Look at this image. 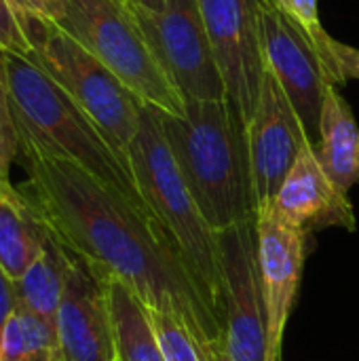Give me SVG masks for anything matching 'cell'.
Masks as SVG:
<instances>
[{
	"instance_id": "cell-23",
	"label": "cell",
	"mask_w": 359,
	"mask_h": 361,
	"mask_svg": "<svg viewBox=\"0 0 359 361\" xmlns=\"http://www.w3.org/2000/svg\"><path fill=\"white\" fill-rule=\"evenodd\" d=\"M0 53H32L30 36L8 0H0Z\"/></svg>"
},
{
	"instance_id": "cell-20",
	"label": "cell",
	"mask_w": 359,
	"mask_h": 361,
	"mask_svg": "<svg viewBox=\"0 0 359 361\" xmlns=\"http://www.w3.org/2000/svg\"><path fill=\"white\" fill-rule=\"evenodd\" d=\"M281 13L288 15V19L313 42V47L317 49V53L322 55L324 59V66L332 78V82L336 87L345 85V78L343 74L339 72V66L332 57V51H330V40L332 36L326 32L322 19H320V6H317V0H273Z\"/></svg>"
},
{
	"instance_id": "cell-16",
	"label": "cell",
	"mask_w": 359,
	"mask_h": 361,
	"mask_svg": "<svg viewBox=\"0 0 359 361\" xmlns=\"http://www.w3.org/2000/svg\"><path fill=\"white\" fill-rule=\"evenodd\" d=\"M49 226L28 192L0 184V264L19 279L42 252Z\"/></svg>"
},
{
	"instance_id": "cell-1",
	"label": "cell",
	"mask_w": 359,
	"mask_h": 361,
	"mask_svg": "<svg viewBox=\"0 0 359 361\" xmlns=\"http://www.w3.org/2000/svg\"><path fill=\"white\" fill-rule=\"evenodd\" d=\"M30 199L55 237L97 271L121 279L150 311L180 322L209 361H224V330L190 264L154 220L87 169L19 137Z\"/></svg>"
},
{
	"instance_id": "cell-10",
	"label": "cell",
	"mask_w": 359,
	"mask_h": 361,
	"mask_svg": "<svg viewBox=\"0 0 359 361\" xmlns=\"http://www.w3.org/2000/svg\"><path fill=\"white\" fill-rule=\"evenodd\" d=\"M260 27L267 68L292 102L309 142H317L324 99L332 78L313 42L273 0H260Z\"/></svg>"
},
{
	"instance_id": "cell-25",
	"label": "cell",
	"mask_w": 359,
	"mask_h": 361,
	"mask_svg": "<svg viewBox=\"0 0 359 361\" xmlns=\"http://www.w3.org/2000/svg\"><path fill=\"white\" fill-rule=\"evenodd\" d=\"M15 309H17V288H15V279L0 264V349H2L4 328H6L11 315L15 313Z\"/></svg>"
},
{
	"instance_id": "cell-21",
	"label": "cell",
	"mask_w": 359,
	"mask_h": 361,
	"mask_svg": "<svg viewBox=\"0 0 359 361\" xmlns=\"http://www.w3.org/2000/svg\"><path fill=\"white\" fill-rule=\"evenodd\" d=\"M148 315L165 361H209L199 343L190 336V332L171 315L150 309Z\"/></svg>"
},
{
	"instance_id": "cell-28",
	"label": "cell",
	"mask_w": 359,
	"mask_h": 361,
	"mask_svg": "<svg viewBox=\"0 0 359 361\" xmlns=\"http://www.w3.org/2000/svg\"><path fill=\"white\" fill-rule=\"evenodd\" d=\"M224 361H226V360H224Z\"/></svg>"
},
{
	"instance_id": "cell-12",
	"label": "cell",
	"mask_w": 359,
	"mask_h": 361,
	"mask_svg": "<svg viewBox=\"0 0 359 361\" xmlns=\"http://www.w3.org/2000/svg\"><path fill=\"white\" fill-rule=\"evenodd\" d=\"M57 338L61 361H118L104 277L74 252L57 311Z\"/></svg>"
},
{
	"instance_id": "cell-15",
	"label": "cell",
	"mask_w": 359,
	"mask_h": 361,
	"mask_svg": "<svg viewBox=\"0 0 359 361\" xmlns=\"http://www.w3.org/2000/svg\"><path fill=\"white\" fill-rule=\"evenodd\" d=\"M313 152L330 180L349 195L359 182V125L336 85L328 87Z\"/></svg>"
},
{
	"instance_id": "cell-18",
	"label": "cell",
	"mask_w": 359,
	"mask_h": 361,
	"mask_svg": "<svg viewBox=\"0 0 359 361\" xmlns=\"http://www.w3.org/2000/svg\"><path fill=\"white\" fill-rule=\"evenodd\" d=\"M68 264L70 250L49 228L42 252L32 262V267L19 279H15L17 305H23L57 328V311L66 288Z\"/></svg>"
},
{
	"instance_id": "cell-14",
	"label": "cell",
	"mask_w": 359,
	"mask_h": 361,
	"mask_svg": "<svg viewBox=\"0 0 359 361\" xmlns=\"http://www.w3.org/2000/svg\"><path fill=\"white\" fill-rule=\"evenodd\" d=\"M269 209H273L279 220L307 235L332 226L349 233L358 228V218L347 192L324 171L311 142L300 150Z\"/></svg>"
},
{
	"instance_id": "cell-22",
	"label": "cell",
	"mask_w": 359,
	"mask_h": 361,
	"mask_svg": "<svg viewBox=\"0 0 359 361\" xmlns=\"http://www.w3.org/2000/svg\"><path fill=\"white\" fill-rule=\"evenodd\" d=\"M17 157H19V129L15 121L6 74L0 59V184L11 182L8 173Z\"/></svg>"
},
{
	"instance_id": "cell-4",
	"label": "cell",
	"mask_w": 359,
	"mask_h": 361,
	"mask_svg": "<svg viewBox=\"0 0 359 361\" xmlns=\"http://www.w3.org/2000/svg\"><path fill=\"white\" fill-rule=\"evenodd\" d=\"M127 161L146 207L169 233L220 315L224 288L220 235L195 201L165 140L157 108L142 106L140 127L127 150Z\"/></svg>"
},
{
	"instance_id": "cell-26",
	"label": "cell",
	"mask_w": 359,
	"mask_h": 361,
	"mask_svg": "<svg viewBox=\"0 0 359 361\" xmlns=\"http://www.w3.org/2000/svg\"><path fill=\"white\" fill-rule=\"evenodd\" d=\"M8 2L19 15L21 23H25L28 19H51L59 4V0H8Z\"/></svg>"
},
{
	"instance_id": "cell-8",
	"label": "cell",
	"mask_w": 359,
	"mask_h": 361,
	"mask_svg": "<svg viewBox=\"0 0 359 361\" xmlns=\"http://www.w3.org/2000/svg\"><path fill=\"white\" fill-rule=\"evenodd\" d=\"M220 235L222 252V330L226 361H271L267 307L258 275L256 218Z\"/></svg>"
},
{
	"instance_id": "cell-19",
	"label": "cell",
	"mask_w": 359,
	"mask_h": 361,
	"mask_svg": "<svg viewBox=\"0 0 359 361\" xmlns=\"http://www.w3.org/2000/svg\"><path fill=\"white\" fill-rule=\"evenodd\" d=\"M0 361H61L57 328L17 305L4 328Z\"/></svg>"
},
{
	"instance_id": "cell-24",
	"label": "cell",
	"mask_w": 359,
	"mask_h": 361,
	"mask_svg": "<svg viewBox=\"0 0 359 361\" xmlns=\"http://www.w3.org/2000/svg\"><path fill=\"white\" fill-rule=\"evenodd\" d=\"M330 51H332V57H334V61L339 66V72L343 74L345 82L349 78H358L359 80V49L332 38L330 40Z\"/></svg>"
},
{
	"instance_id": "cell-13",
	"label": "cell",
	"mask_w": 359,
	"mask_h": 361,
	"mask_svg": "<svg viewBox=\"0 0 359 361\" xmlns=\"http://www.w3.org/2000/svg\"><path fill=\"white\" fill-rule=\"evenodd\" d=\"M258 275L267 307L271 361L281 360V345L290 311L294 307L307 252V233L279 220L273 209L256 214Z\"/></svg>"
},
{
	"instance_id": "cell-6",
	"label": "cell",
	"mask_w": 359,
	"mask_h": 361,
	"mask_svg": "<svg viewBox=\"0 0 359 361\" xmlns=\"http://www.w3.org/2000/svg\"><path fill=\"white\" fill-rule=\"evenodd\" d=\"M30 57L89 114L114 150L127 159L138 133L142 99L93 53L51 19H28Z\"/></svg>"
},
{
	"instance_id": "cell-7",
	"label": "cell",
	"mask_w": 359,
	"mask_h": 361,
	"mask_svg": "<svg viewBox=\"0 0 359 361\" xmlns=\"http://www.w3.org/2000/svg\"><path fill=\"white\" fill-rule=\"evenodd\" d=\"M131 8L161 68L184 102L229 97L199 0H167L161 11H146L133 4Z\"/></svg>"
},
{
	"instance_id": "cell-2",
	"label": "cell",
	"mask_w": 359,
	"mask_h": 361,
	"mask_svg": "<svg viewBox=\"0 0 359 361\" xmlns=\"http://www.w3.org/2000/svg\"><path fill=\"white\" fill-rule=\"evenodd\" d=\"M184 104V114L159 110V118L205 220L216 233L254 220L258 205L248 123L229 97Z\"/></svg>"
},
{
	"instance_id": "cell-3",
	"label": "cell",
	"mask_w": 359,
	"mask_h": 361,
	"mask_svg": "<svg viewBox=\"0 0 359 361\" xmlns=\"http://www.w3.org/2000/svg\"><path fill=\"white\" fill-rule=\"evenodd\" d=\"M0 59L19 137L47 154L87 169L150 214L133 180L129 161L114 150L89 114L32 57L0 53Z\"/></svg>"
},
{
	"instance_id": "cell-5",
	"label": "cell",
	"mask_w": 359,
	"mask_h": 361,
	"mask_svg": "<svg viewBox=\"0 0 359 361\" xmlns=\"http://www.w3.org/2000/svg\"><path fill=\"white\" fill-rule=\"evenodd\" d=\"M51 21L93 53L146 106L184 114V99L161 68L129 0H59Z\"/></svg>"
},
{
	"instance_id": "cell-27",
	"label": "cell",
	"mask_w": 359,
	"mask_h": 361,
	"mask_svg": "<svg viewBox=\"0 0 359 361\" xmlns=\"http://www.w3.org/2000/svg\"><path fill=\"white\" fill-rule=\"evenodd\" d=\"M133 6H140V8H146V11H161L165 8L167 0H129Z\"/></svg>"
},
{
	"instance_id": "cell-11",
	"label": "cell",
	"mask_w": 359,
	"mask_h": 361,
	"mask_svg": "<svg viewBox=\"0 0 359 361\" xmlns=\"http://www.w3.org/2000/svg\"><path fill=\"white\" fill-rule=\"evenodd\" d=\"M307 142L309 137L292 102L281 89L277 76L267 68L258 106L248 123V146L258 212L273 205L286 176Z\"/></svg>"
},
{
	"instance_id": "cell-17",
	"label": "cell",
	"mask_w": 359,
	"mask_h": 361,
	"mask_svg": "<svg viewBox=\"0 0 359 361\" xmlns=\"http://www.w3.org/2000/svg\"><path fill=\"white\" fill-rule=\"evenodd\" d=\"M102 273V271H99ZM118 361H165L144 302L116 277L102 273Z\"/></svg>"
},
{
	"instance_id": "cell-9",
	"label": "cell",
	"mask_w": 359,
	"mask_h": 361,
	"mask_svg": "<svg viewBox=\"0 0 359 361\" xmlns=\"http://www.w3.org/2000/svg\"><path fill=\"white\" fill-rule=\"evenodd\" d=\"M199 6L226 95L250 123L267 72L260 0H199Z\"/></svg>"
}]
</instances>
